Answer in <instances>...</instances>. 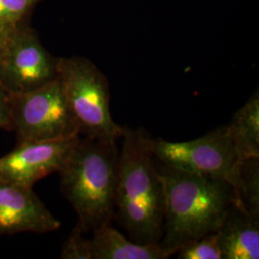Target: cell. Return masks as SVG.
<instances>
[{"label": "cell", "mask_w": 259, "mask_h": 259, "mask_svg": "<svg viewBox=\"0 0 259 259\" xmlns=\"http://www.w3.org/2000/svg\"><path fill=\"white\" fill-rule=\"evenodd\" d=\"M19 25L0 23V56L4 52L5 48L9 44L11 37H13Z\"/></svg>", "instance_id": "18"}, {"label": "cell", "mask_w": 259, "mask_h": 259, "mask_svg": "<svg viewBox=\"0 0 259 259\" xmlns=\"http://www.w3.org/2000/svg\"><path fill=\"white\" fill-rule=\"evenodd\" d=\"M39 0H0V23L18 25Z\"/></svg>", "instance_id": "16"}, {"label": "cell", "mask_w": 259, "mask_h": 259, "mask_svg": "<svg viewBox=\"0 0 259 259\" xmlns=\"http://www.w3.org/2000/svg\"><path fill=\"white\" fill-rule=\"evenodd\" d=\"M80 139L75 135L63 139L18 143L9 154L0 157V180L33 187L37 181L59 172Z\"/></svg>", "instance_id": "8"}, {"label": "cell", "mask_w": 259, "mask_h": 259, "mask_svg": "<svg viewBox=\"0 0 259 259\" xmlns=\"http://www.w3.org/2000/svg\"><path fill=\"white\" fill-rule=\"evenodd\" d=\"M164 190L163 236L160 245L174 255L184 246L221 227L235 190L228 182L162 164L157 168Z\"/></svg>", "instance_id": "2"}, {"label": "cell", "mask_w": 259, "mask_h": 259, "mask_svg": "<svg viewBox=\"0 0 259 259\" xmlns=\"http://www.w3.org/2000/svg\"><path fill=\"white\" fill-rule=\"evenodd\" d=\"M241 160L259 158V95L253 93L226 126Z\"/></svg>", "instance_id": "12"}, {"label": "cell", "mask_w": 259, "mask_h": 259, "mask_svg": "<svg viewBox=\"0 0 259 259\" xmlns=\"http://www.w3.org/2000/svg\"><path fill=\"white\" fill-rule=\"evenodd\" d=\"M154 152L156 158L167 166L221 179L233 188L238 183L242 160L226 126L187 141L157 139Z\"/></svg>", "instance_id": "6"}, {"label": "cell", "mask_w": 259, "mask_h": 259, "mask_svg": "<svg viewBox=\"0 0 259 259\" xmlns=\"http://www.w3.org/2000/svg\"><path fill=\"white\" fill-rule=\"evenodd\" d=\"M61 222L47 209L33 187L0 180V236L21 232L47 233Z\"/></svg>", "instance_id": "9"}, {"label": "cell", "mask_w": 259, "mask_h": 259, "mask_svg": "<svg viewBox=\"0 0 259 259\" xmlns=\"http://www.w3.org/2000/svg\"><path fill=\"white\" fill-rule=\"evenodd\" d=\"M12 95L0 84V129L11 130Z\"/></svg>", "instance_id": "17"}, {"label": "cell", "mask_w": 259, "mask_h": 259, "mask_svg": "<svg viewBox=\"0 0 259 259\" xmlns=\"http://www.w3.org/2000/svg\"><path fill=\"white\" fill-rule=\"evenodd\" d=\"M179 259H222L217 233H210L193 241L177 251Z\"/></svg>", "instance_id": "14"}, {"label": "cell", "mask_w": 259, "mask_h": 259, "mask_svg": "<svg viewBox=\"0 0 259 259\" xmlns=\"http://www.w3.org/2000/svg\"><path fill=\"white\" fill-rule=\"evenodd\" d=\"M234 190V204L251 216L259 217V158L241 161L238 183Z\"/></svg>", "instance_id": "13"}, {"label": "cell", "mask_w": 259, "mask_h": 259, "mask_svg": "<svg viewBox=\"0 0 259 259\" xmlns=\"http://www.w3.org/2000/svg\"><path fill=\"white\" fill-rule=\"evenodd\" d=\"M57 77V59L47 52L33 31L19 26L0 56V84L11 94H19Z\"/></svg>", "instance_id": "7"}, {"label": "cell", "mask_w": 259, "mask_h": 259, "mask_svg": "<svg viewBox=\"0 0 259 259\" xmlns=\"http://www.w3.org/2000/svg\"><path fill=\"white\" fill-rule=\"evenodd\" d=\"M11 130L18 143L80 135L58 77L36 90L12 95Z\"/></svg>", "instance_id": "5"}, {"label": "cell", "mask_w": 259, "mask_h": 259, "mask_svg": "<svg viewBox=\"0 0 259 259\" xmlns=\"http://www.w3.org/2000/svg\"><path fill=\"white\" fill-rule=\"evenodd\" d=\"M93 232L91 239L93 259H167L174 255L160 243L140 244L129 240L110 224Z\"/></svg>", "instance_id": "11"}, {"label": "cell", "mask_w": 259, "mask_h": 259, "mask_svg": "<svg viewBox=\"0 0 259 259\" xmlns=\"http://www.w3.org/2000/svg\"><path fill=\"white\" fill-rule=\"evenodd\" d=\"M122 138L114 216L131 240L160 243L164 190L156 166V139L143 128H124Z\"/></svg>", "instance_id": "1"}, {"label": "cell", "mask_w": 259, "mask_h": 259, "mask_svg": "<svg viewBox=\"0 0 259 259\" xmlns=\"http://www.w3.org/2000/svg\"><path fill=\"white\" fill-rule=\"evenodd\" d=\"M57 73L80 135L117 140L124 128L112 119L111 93L106 76L88 59H57Z\"/></svg>", "instance_id": "4"}, {"label": "cell", "mask_w": 259, "mask_h": 259, "mask_svg": "<svg viewBox=\"0 0 259 259\" xmlns=\"http://www.w3.org/2000/svg\"><path fill=\"white\" fill-rule=\"evenodd\" d=\"M120 150L116 140L79 139L59 170L61 191L84 233L110 224L115 214Z\"/></svg>", "instance_id": "3"}, {"label": "cell", "mask_w": 259, "mask_h": 259, "mask_svg": "<svg viewBox=\"0 0 259 259\" xmlns=\"http://www.w3.org/2000/svg\"><path fill=\"white\" fill-rule=\"evenodd\" d=\"M216 233L222 259L258 258L259 217L233 204Z\"/></svg>", "instance_id": "10"}, {"label": "cell", "mask_w": 259, "mask_h": 259, "mask_svg": "<svg viewBox=\"0 0 259 259\" xmlns=\"http://www.w3.org/2000/svg\"><path fill=\"white\" fill-rule=\"evenodd\" d=\"M84 232L76 224L61 250L62 259H93L91 239L84 238Z\"/></svg>", "instance_id": "15"}]
</instances>
